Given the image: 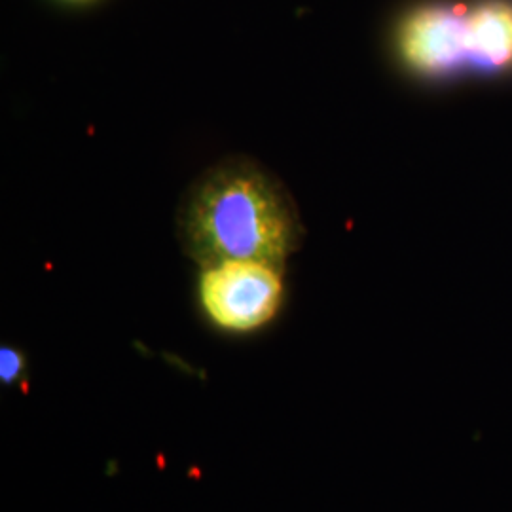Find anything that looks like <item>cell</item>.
I'll return each instance as SVG.
<instances>
[{"label": "cell", "instance_id": "obj_2", "mask_svg": "<svg viewBox=\"0 0 512 512\" xmlns=\"http://www.w3.org/2000/svg\"><path fill=\"white\" fill-rule=\"evenodd\" d=\"M395 52L406 73L431 88L509 84L512 0H439L404 16Z\"/></svg>", "mask_w": 512, "mask_h": 512}, {"label": "cell", "instance_id": "obj_1", "mask_svg": "<svg viewBox=\"0 0 512 512\" xmlns=\"http://www.w3.org/2000/svg\"><path fill=\"white\" fill-rule=\"evenodd\" d=\"M186 253L202 268L228 260L283 266L302 238L294 203L264 169L232 160L190 190L179 215Z\"/></svg>", "mask_w": 512, "mask_h": 512}, {"label": "cell", "instance_id": "obj_3", "mask_svg": "<svg viewBox=\"0 0 512 512\" xmlns=\"http://www.w3.org/2000/svg\"><path fill=\"white\" fill-rule=\"evenodd\" d=\"M200 302L219 329L251 332L270 323L283 302L281 268L256 260H228L203 268Z\"/></svg>", "mask_w": 512, "mask_h": 512}, {"label": "cell", "instance_id": "obj_4", "mask_svg": "<svg viewBox=\"0 0 512 512\" xmlns=\"http://www.w3.org/2000/svg\"><path fill=\"white\" fill-rule=\"evenodd\" d=\"M25 370V357L18 349L2 346L0 349V382L12 385L18 382Z\"/></svg>", "mask_w": 512, "mask_h": 512}]
</instances>
